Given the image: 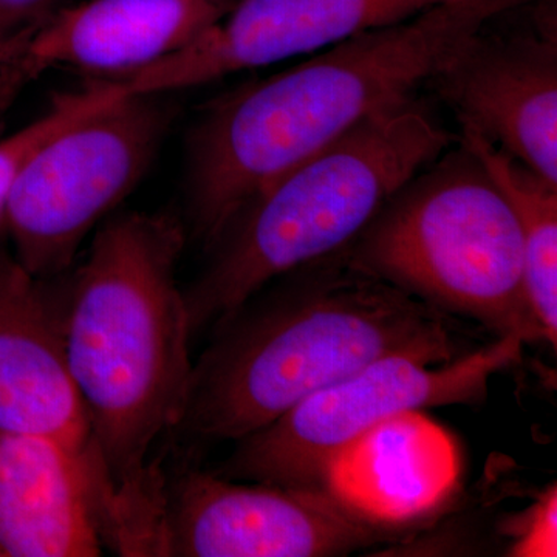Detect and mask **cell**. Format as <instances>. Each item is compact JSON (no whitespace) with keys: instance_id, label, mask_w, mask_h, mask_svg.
<instances>
[{"instance_id":"obj_1","label":"cell","mask_w":557,"mask_h":557,"mask_svg":"<svg viewBox=\"0 0 557 557\" xmlns=\"http://www.w3.org/2000/svg\"><path fill=\"white\" fill-rule=\"evenodd\" d=\"M175 215L109 219L65 287L70 375L89 421L102 542L121 556H166L161 443L188 405L190 332Z\"/></svg>"},{"instance_id":"obj_2","label":"cell","mask_w":557,"mask_h":557,"mask_svg":"<svg viewBox=\"0 0 557 557\" xmlns=\"http://www.w3.org/2000/svg\"><path fill=\"white\" fill-rule=\"evenodd\" d=\"M215 327L180 424L201 443L239 442L380 359L448 364L485 344L348 247L274 278Z\"/></svg>"},{"instance_id":"obj_3","label":"cell","mask_w":557,"mask_h":557,"mask_svg":"<svg viewBox=\"0 0 557 557\" xmlns=\"http://www.w3.org/2000/svg\"><path fill=\"white\" fill-rule=\"evenodd\" d=\"M528 2L442 0L220 95L188 137L194 234L211 247L267 186L362 121L417 98L472 36Z\"/></svg>"},{"instance_id":"obj_4","label":"cell","mask_w":557,"mask_h":557,"mask_svg":"<svg viewBox=\"0 0 557 557\" xmlns=\"http://www.w3.org/2000/svg\"><path fill=\"white\" fill-rule=\"evenodd\" d=\"M456 143L413 98L285 172L220 234L207 267L183 292L193 335L282 274L347 247L398 189Z\"/></svg>"},{"instance_id":"obj_5","label":"cell","mask_w":557,"mask_h":557,"mask_svg":"<svg viewBox=\"0 0 557 557\" xmlns=\"http://www.w3.org/2000/svg\"><path fill=\"white\" fill-rule=\"evenodd\" d=\"M347 247L361 265L438 309L496 336L544 341L528 302L518 218L458 137Z\"/></svg>"},{"instance_id":"obj_6","label":"cell","mask_w":557,"mask_h":557,"mask_svg":"<svg viewBox=\"0 0 557 557\" xmlns=\"http://www.w3.org/2000/svg\"><path fill=\"white\" fill-rule=\"evenodd\" d=\"M160 95H126L51 135L22 168L3 228L35 276H62L81 244L138 185L170 112Z\"/></svg>"},{"instance_id":"obj_7","label":"cell","mask_w":557,"mask_h":557,"mask_svg":"<svg viewBox=\"0 0 557 557\" xmlns=\"http://www.w3.org/2000/svg\"><path fill=\"white\" fill-rule=\"evenodd\" d=\"M523 346L518 336H497L448 364L380 359L236 442L215 472L248 482L322 486L336 454L381 421L409 410L485 401L491 379L519 364Z\"/></svg>"},{"instance_id":"obj_8","label":"cell","mask_w":557,"mask_h":557,"mask_svg":"<svg viewBox=\"0 0 557 557\" xmlns=\"http://www.w3.org/2000/svg\"><path fill=\"white\" fill-rule=\"evenodd\" d=\"M392 537L324 486L188 471L170 490L166 556L333 557Z\"/></svg>"},{"instance_id":"obj_9","label":"cell","mask_w":557,"mask_h":557,"mask_svg":"<svg viewBox=\"0 0 557 557\" xmlns=\"http://www.w3.org/2000/svg\"><path fill=\"white\" fill-rule=\"evenodd\" d=\"M504 14L472 36L431 84L460 129L478 132L557 186L556 2L533 0L516 27H500Z\"/></svg>"},{"instance_id":"obj_10","label":"cell","mask_w":557,"mask_h":557,"mask_svg":"<svg viewBox=\"0 0 557 557\" xmlns=\"http://www.w3.org/2000/svg\"><path fill=\"white\" fill-rule=\"evenodd\" d=\"M442 0H237L185 49L123 79L129 95L189 89L397 24Z\"/></svg>"},{"instance_id":"obj_11","label":"cell","mask_w":557,"mask_h":557,"mask_svg":"<svg viewBox=\"0 0 557 557\" xmlns=\"http://www.w3.org/2000/svg\"><path fill=\"white\" fill-rule=\"evenodd\" d=\"M0 247V434L35 435L83 458L94 485L89 421L70 375L64 292Z\"/></svg>"},{"instance_id":"obj_12","label":"cell","mask_w":557,"mask_h":557,"mask_svg":"<svg viewBox=\"0 0 557 557\" xmlns=\"http://www.w3.org/2000/svg\"><path fill=\"white\" fill-rule=\"evenodd\" d=\"M231 0H72L35 36L22 60L124 79L185 49L222 20Z\"/></svg>"},{"instance_id":"obj_13","label":"cell","mask_w":557,"mask_h":557,"mask_svg":"<svg viewBox=\"0 0 557 557\" xmlns=\"http://www.w3.org/2000/svg\"><path fill=\"white\" fill-rule=\"evenodd\" d=\"M460 478L453 437L423 410L387 418L362 432L330 461L322 486L380 525L431 515Z\"/></svg>"},{"instance_id":"obj_14","label":"cell","mask_w":557,"mask_h":557,"mask_svg":"<svg viewBox=\"0 0 557 557\" xmlns=\"http://www.w3.org/2000/svg\"><path fill=\"white\" fill-rule=\"evenodd\" d=\"M89 467L53 440L0 434V556L97 557Z\"/></svg>"},{"instance_id":"obj_15","label":"cell","mask_w":557,"mask_h":557,"mask_svg":"<svg viewBox=\"0 0 557 557\" xmlns=\"http://www.w3.org/2000/svg\"><path fill=\"white\" fill-rule=\"evenodd\" d=\"M457 137L482 163L518 218L528 302L544 341L556 348L557 186L549 185L478 132L460 129Z\"/></svg>"},{"instance_id":"obj_16","label":"cell","mask_w":557,"mask_h":557,"mask_svg":"<svg viewBox=\"0 0 557 557\" xmlns=\"http://www.w3.org/2000/svg\"><path fill=\"white\" fill-rule=\"evenodd\" d=\"M126 95L121 81H97L86 89L58 95L47 112L9 137L0 139V228H3L11 189L33 152L69 124Z\"/></svg>"},{"instance_id":"obj_17","label":"cell","mask_w":557,"mask_h":557,"mask_svg":"<svg viewBox=\"0 0 557 557\" xmlns=\"http://www.w3.org/2000/svg\"><path fill=\"white\" fill-rule=\"evenodd\" d=\"M72 0H0V65L21 60L30 40Z\"/></svg>"},{"instance_id":"obj_18","label":"cell","mask_w":557,"mask_h":557,"mask_svg":"<svg viewBox=\"0 0 557 557\" xmlns=\"http://www.w3.org/2000/svg\"><path fill=\"white\" fill-rule=\"evenodd\" d=\"M557 491L556 486L541 497L518 528L511 556H556L557 552Z\"/></svg>"},{"instance_id":"obj_19","label":"cell","mask_w":557,"mask_h":557,"mask_svg":"<svg viewBox=\"0 0 557 557\" xmlns=\"http://www.w3.org/2000/svg\"><path fill=\"white\" fill-rule=\"evenodd\" d=\"M30 70L22 61L0 65V123L9 115L22 90L35 79Z\"/></svg>"},{"instance_id":"obj_20","label":"cell","mask_w":557,"mask_h":557,"mask_svg":"<svg viewBox=\"0 0 557 557\" xmlns=\"http://www.w3.org/2000/svg\"><path fill=\"white\" fill-rule=\"evenodd\" d=\"M231 2H234V3H236V2H237V0H231Z\"/></svg>"}]
</instances>
